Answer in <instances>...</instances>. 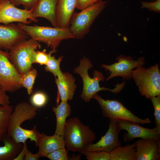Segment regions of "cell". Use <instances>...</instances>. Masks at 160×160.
Returning <instances> with one entry per match:
<instances>
[{"instance_id":"cell-1","label":"cell","mask_w":160,"mask_h":160,"mask_svg":"<svg viewBox=\"0 0 160 160\" xmlns=\"http://www.w3.org/2000/svg\"><path fill=\"white\" fill-rule=\"evenodd\" d=\"M38 108L25 102H20L15 107L9 118L7 135L17 143H23L29 139L37 146L41 136L36 126L32 129L21 127L23 122L31 120L36 115Z\"/></svg>"},{"instance_id":"cell-2","label":"cell","mask_w":160,"mask_h":160,"mask_svg":"<svg viewBox=\"0 0 160 160\" xmlns=\"http://www.w3.org/2000/svg\"><path fill=\"white\" fill-rule=\"evenodd\" d=\"M63 137L67 150L82 154L96 139L95 133L83 124L79 118L73 117L66 120Z\"/></svg>"},{"instance_id":"cell-3","label":"cell","mask_w":160,"mask_h":160,"mask_svg":"<svg viewBox=\"0 0 160 160\" xmlns=\"http://www.w3.org/2000/svg\"><path fill=\"white\" fill-rule=\"evenodd\" d=\"M93 66L90 60L84 57L80 60L79 66L74 69V73L79 74L82 79L83 86L80 97L85 102H89L93 96L100 91L108 90L113 93L117 94L123 89L125 85L124 82L121 84L118 83L115 85V87L112 89L100 87L99 82L104 81L105 77L102 72L96 70L94 71L93 77H90L88 74V70Z\"/></svg>"},{"instance_id":"cell-4","label":"cell","mask_w":160,"mask_h":160,"mask_svg":"<svg viewBox=\"0 0 160 160\" xmlns=\"http://www.w3.org/2000/svg\"><path fill=\"white\" fill-rule=\"evenodd\" d=\"M17 25L31 38L39 43L43 42L52 49L57 50L61 42L65 39H74L68 28L51 27L36 25H29L22 23Z\"/></svg>"},{"instance_id":"cell-5","label":"cell","mask_w":160,"mask_h":160,"mask_svg":"<svg viewBox=\"0 0 160 160\" xmlns=\"http://www.w3.org/2000/svg\"><path fill=\"white\" fill-rule=\"evenodd\" d=\"M107 4V1H102L88 6L79 12L73 13L68 28L74 38L82 39L89 32L92 25Z\"/></svg>"},{"instance_id":"cell-6","label":"cell","mask_w":160,"mask_h":160,"mask_svg":"<svg viewBox=\"0 0 160 160\" xmlns=\"http://www.w3.org/2000/svg\"><path fill=\"white\" fill-rule=\"evenodd\" d=\"M140 94L146 98L160 95V71L158 63L148 68L139 67L131 73Z\"/></svg>"},{"instance_id":"cell-7","label":"cell","mask_w":160,"mask_h":160,"mask_svg":"<svg viewBox=\"0 0 160 160\" xmlns=\"http://www.w3.org/2000/svg\"><path fill=\"white\" fill-rule=\"evenodd\" d=\"M39 43L31 38L18 43L9 51L10 60L21 75L33 68V54L41 47Z\"/></svg>"},{"instance_id":"cell-8","label":"cell","mask_w":160,"mask_h":160,"mask_svg":"<svg viewBox=\"0 0 160 160\" xmlns=\"http://www.w3.org/2000/svg\"><path fill=\"white\" fill-rule=\"evenodd\" d=\"M100 105L102 115L109 120L122 121L139 124L151 123L148 118L142 119L127 108L120 101L116 100H105L97 93L93 97Z\"/></svg>"},{"instance_id":"cell-9","label":"cell","mask_w":160,"mask_h":160,"mask_svg":"<svg viewBox=\"0 0 160 160\" xmlns=\"http://www.w3.org/2000/svg\"><path fill=\"white\" fill-rule=\"evenodd\" d=\"M22 87V75L10 60L8 52L0 49V87L13 92Z\"/></svg>"},{"instance_id":"cell-10","label":"cell","mask_w":160,"mask_h":160,"mask_svg":"<svg viewBox=\"0 0 160 160\" xmlns=\"http://www.w3.org/2000/svg\"><path fill=\"white\" fill-rule=\"evenodd\" d=\"M116 60L117 63L109 65L103 64L101 66L111 72L106 79L107 81L116 76H121L124 80H129L132 78L131 73L133 69L143 66L145 62L143 57H139L137 60H135L130 56L123 55H119Z\"/></svg>"},{"instance_id":"cell-11","label":"cell","mask_w":160,"mask_h":160,"mask_svg":"<svg viewBox=\"0 0 160 160\" xmlns=\"http://www.w3.org/2000/svg\"><path fill=\"white\" fill-rule=\"evenodd\" d=\"M32 21L37 23L38 20L33 17L31 9L17 8L9 0L0 2V23L7 25L17 22L27 24Z\"/></svg>"},{"instance_id":"cell-12","label":"cell","mask_w":160,"mask_h":160,"mask_svg":"<svg viewBox=\"0 0 160 160\" xmlns=\"http://www.w3.org/2000/svg\"><path fill=\"white\" fill-rule=\"evenodd\" d=\"M121 130L118 121L110 120L108 128L105 134L96 143L89 145L85 151L110 153L115 148L122 146L119 138Z\"/></svg>"},{"instance_id":"cell-13","label":"cell","mask_w":160,"mask_h":160,"mask_svg":"<svg viewBox=\"0 0 160 160\" xmlns=\"http://www.w3.org/2000/svg\"><path fill=\"white\" fill-rule=\"evenodd\" d=\"M29 36L17 25H0V49L6 51Z\"/></svg>"},{"instance_id":"cell-14","label":"cell","mask_w":160,"mask_h":160,"mask_svg":"<svg viewBox=\"0 0 160 160\" xmlns=\"http://www.w3.org/2000/svg\"><path fill=\"white\" fill-rule=\"evenodd\" d=\"M118 122L121 129L127 132L123 135L125 142L132 141L137 138L160 140V130L155 127L149 129L143 127L138 123L122 121Z\"/></svg>"},{"instance_id":"cell-15","label":"cell","mask_w":160,"mask_h":160,"mask_svg":"<svg viewBox=\"0 0 160 160\" xmlns=\"http://www.w3.org/2000/svg\"><path fill=\"white\" fill-rule=\"evenodd\" d=\"M160 140L141 139L135 142L136 160H159Z\"/></svg>"},{"instance_id":"cell-16","label":"cell","mask_w":160,"mask_h":160,"mask_svg":"<svg viewBox=\"0 0 160 160\" xmlns=\"http://www.w3.org/2000/svg\"><path fill=\"white\" fill-rule=\"evenodd\" d=\"M57 0H38L31 9L33 15L36 18L41 17L49 20L53 27H57L56 10Z\"/></svg>"},{"instance_id":"cell-17","label":"cell","mask_w":160,"mask_h":160,"mask_svg":"<svg viewBox=\"0 0 160 160\" xmlns=\"http://www.w3.org/2000/svg\"><path fill=\"white\" fill-rule=\"evenodd\" d=\"M76 4V0H57L56 10L57 27L68 28Z\"/></svg>"},{"instance_id":"cell-18","label":"cell","mask_w":160,"mask_h":160,"mask_svg":"<svg viewBox=\"0 0 160 160\" xmlns=\"http://www.w3.org/2000/svg\"><path fill=\"white\" fill-rule=\"evenodd\" d=\"M58 93L62 102H67L73 97L76 88L75 79L71 74L63 72L55 78Z\"/></svg>"},{"instance_id":"cell-19","label":"cell","mask_w":160,"mask_h":160,"mask_svg":"<svg viewBox=\"0 0 160 160\" xmlns=\"http://www.w3.org/2000/svg\"><path fill=\"white\" fill-rule=\"evenodd\" d=\"M65 141L63 137L55 134L53 135L48 136L42 133L37 146L39 147L38 152L42 157H46L57 149L65 148Z\"/></svg>"},{"instance_id":"cell-20","label":"cell","mask_w":160,"mask_h":160,"mask_svg":"<svg viewBox=\"0 0 160 160\" xmlns=\"http://www.w3.org/2000/svg\"><path fill=\"white\" fill-rule=\"evenodd\" d=\"M52 110L56 117V124L55 134L63 137L66 119L71 114V106L67 102L61 101L56 107L53 106Z\"/></svg>"},{"instance_id":"cell-21","label":"cell","mask_w":160,"mask_h":160,"mask_svg":"<svg viewBox=\"0 0 160 160\" xmlns=\"http://www.w3.org/2000/svg\"><path fill=\"white\" fill-rule=\"evenodd\" d=\"M135 142L119 147L110 152V160H136Z\"/></svg>"},{"instance_id":"cell-22","label":"cell","mask_w":160,"mask_h":160,"mask_svg":"<svg viewBox=\"0 0 160 160\" xmlns=\"http://www.w3.org/2000/svg\"><path fill=\"white\" fill-rule=\"evenodd\" d=\"M13 110V106L10 104L0 105V142L7 133L10 116Z\"/></svg>"},{"instance_id":"cell-23","label":"cell","mask_w":160,"mask_h":160,"mask_svg":"<svg viewBox=\"0 0 160 160\" xmlns=\"http://www.w3.org/2000/svg\"><path fill=\"white\" fill-rule=\"evenodd\" d=\"M56 52L57 50L52 49L49 52V60L44 67L45 71L52 73L55 78L62 74L63 72L60 69V64L64 57L60 56L57 59H56L55 56H52V54Z\"/></svg>"},{"instance_id":"cell-24","label":"cell","mask_w":160,"mask_h":160,"mask_svg":"<svg viewBox=\"0 0 160 160\" xmlns=\"http://www.w3.org/2000/svg\"><path fill=\"white\" fill-rule=\"evenodd\" d=\"M37 75L36 69L32 68L22 75V86L26 89L29 95L33 92V86Z\"/></svg>"},{"instance_id":"cell-25","label":"cell","mask_w":160,"mask_h":160,"mask_svg":"<svg viewBox=\"0 0 160 160\" xmlns=\"http://www.w3.org/2000/svg\"><path fill=\"white\" fill-rule=\"evenodd\" d=\"M31 104L38 108L44 106L48 101V97L44 92L38 91L32 95L30 99Z\"/></svg>"},{"instance_id":"cell-26","label":"cell","mask_w":160,"mask_h":160,"mask_svg":"<svg viewBox=\"0 0 160 160\" xmlns=\"http://www.w3.org/2000/svg\"><path fill=\"white\" fill-rule=\"evenodd\" d=\"M88 160H110L109 152L105 151H85L82 153Z\"/></svg>"},{"instance_id":"cell-27","label":"cell","mask_w":160,"mask_h":160,"mask_svg":"<svg viewBox=\"0 0 160 160\" xmlns=\"http://www.w3.org/2000/svg\"><path fill=\"white\" fill-rule=\"evenodd\" d=\"M150 99L154 109L155 127L160 130V95L152 97Z\"/></svg>"},{"instance_id":"cell-28","label":"cell","mask_w":160,"mask_h":160,"mask_svg":"<svg viewBox=\"0 0 160 160\" xmlns=\"http://www.w3.org/2000/svg\"><path fill=\"white\" fill-rule=\"evenodd\" d=\"M49 60V53H47L46 49L42 51H35L32 57L33 63L39 64L41 65H45Z\"/></svg>"},{"instance_id":"cell-29","label":"cell","mask_w":160,"mask_h":160,"mask_svg":"<svg viewBox=\"0 0 160 160\" xmlns=\"http://www.w3.org/2000/svg\"><path fill=\"white\" fill-rule=\"evenodd\" d=\"M67 151L65 148L58 149L49 153L46 157L50 160H68Z\"/></svg>"},{"instance_id":"cell-30","label":"cell","mask_w":160,"mask_h":160,"mask_svg":"<svg viewBox=\"0 0 160 160\" xmlns=\"http://www.w3.org/2000/svg\"><path fill=\"white\" fill-rule=\"evenodd\" d=\"M9 1L15 7L22 5L25 9L29 10L33 7L38 0H9Z\"/></svg>"},{"instance_id":"cell-31","label":"cell","mask_w":160,"mask_h":160,"mask_svg":"<svg viewBox=\"0 0 160 160\" xmlns=\"http://www.w3.org/2000/svg\"><path fill=\"white\" fill-rule=\"evenodd\" d=\"M141 9L147 8L150 11H153L157 13L160 12V0H156L152 2L141 1Z\"/></svg>"},{"instance_id":"cell-32","label":"cell","mask_w":160,"mask_h":160,"mask_svg":"<svg viewBox=\"0 0 160 160\" xmlns=\"http://www.w3.org/2000/svg\"><path fill=\"white\" fill-rule=\"evenodd\" d=\"M103 0H76V8L81 10L89 6Z\"/></svg>"},{"instance_id":"cell-33","label":"cell","mask_w":160,"mask_h":160,"mask_svg":"<svg viewBox=\"0 0 160 160\" xmlns=\"http://www.w3.org/2000/svg\"><path fill=\"white\" fill-rule=\"evenodd\" d=\"M6 92L0 87V105H9V97Z\"/></svg>"},{"instance_id":"cell-34","label":"cell","mask_w":160,"mask_h":160,"mask_svg":"<svg viewBox=\"0 0 160 160\" xmlns=\"http://www.w3.org/2000/svg\"><path fill=\"white\" fill-rule=\"evenodd\" d=\"M23 148L17 156L14 159V160H24L25 154L28 150L26 141L23 143Z\"/></svg>"},{"instance_id":"cell-35","label":"cell","mask_w":160,"mask_h":160,"mask_svg":"<svg viewBox=\"0 0 160 160\" xmlns=\"http://www.w3.org/2000/svg\"><path fill=\"white\" fill-rule=\"evenodd\" d=\"M40 157H41V156L38 152L36 154H33L28 150L26 152L24 160H37Z\"/></svg>"},{"instance_id":"cell-36","label":"cell","mask_w":160,"mask_h":160,"mask_svg":"<svg viewBox=\"0 0 160 160\" xmlns=\"http://www.w3.org/2000/svg\"><path fill=\"white\" fill-rule=\"evenodd\" d=\"M6 0H0V2Z\"/></svg>"},{"instance_id":"cell-37","label":"cell","mask_w":160,"mask_h":160,"mask_svg":"<svg viewBox=\"0 0 160 160\" xmlns=\"http://www.w3.org/2000/svg\"></svg>"}]
</instances>
